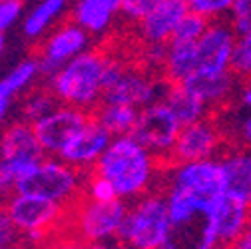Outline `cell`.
<instances>
[{
    "label": "cell",
    "instance_id": "obj_1",
    "mask_svg": "<svg viewBox=\"0 0 251 249\" xmlns=\"http://www.w3.org/2000/svg\"><path fill=\"white\" fill-rule=\"evenodd\" d=\"M155 158L130 134L116 136L94 166V174L112 183L120 199L144 196L155 177Z\"/></svg>",
    "mask_w": 251,
    "mask_h": 249
},
{
    "label": "cell",
    "instance_id": "obj_2",
    "mask_svg": "<svg viewBox=\"0 0 251 249\" xmlns=\"http://www.w3.org/2000/svg\"><path fill=\"white\" fill-rule=\"evenodd\" d=\"M106 56L102 50H84L62 66L50 80L48 88L60 104L94 112L102 102V72Z\"/></svg>",
    "mask_w": 251,
    "mask_h": 249
},
{
    "label": "cell",
    "instance_id": "obj_3",
    "mask_svg": "<svg viewBox=\"0 0 251 249\" xmlns=\"http://www.w3.org/2000/svg\"><path fill=\"white\" fill-rule=\"evenodd\" d=\"M172 229L166 196L146 194L128 207L118 231V241L132 249H158Z\"/></svg>",
    "mask_w": 251,
    "mask_h": 249
},
{
    "label": "cell",
    "instance_id": "obj_4",
    "mask_svg": "<svg viewBox=\"0 0 251 249\" xmlns=\"http://www.w3.org/2000/svg\"><path fill=\"white\" fill-rule=\"evenodd\" d=\"M82 170H76L62 162L60 158H42L38 166L22 175L16 185V194H30L50 201L64 205L76 199L78 192H82Z\"/></svg>",
    "mask_w": 251,
    "mask_h": 249
},
{
    "label": "cell",
    "instance_id": "obj_5",
    "mask_svg": "<svg viewBox=\"0 0 251 249\" xmlns=\"http://www.w3.org/2000/svg\"><path fill=\"white\" fill-rule=\"evenodd\" d=\"M181 126L166 102L150 104L140 110L136 126L130 136L144 146L155 160H166L172 151Z\"/></svg>",
    "mask_w": 251,
    "mask_h": 249
},
{
    "label": "cell",
    "instance_id": "obj_6",
    "mask_svg": "<svg viewBox=\"0 0 251 249\" xmlns=\"http://www.w3.org/2000/svg\"><path fill=\"white\" fill-rule=\"evenodd\" d=\"M88 44L90 34L74 20L60 24L54 32H50L44 38V42L36 50L34 58L38 62V76L50 80L72 58L88 50Z\"/></svg>",
    "mask_w": 251,
    "mask_h": 249
},
{
    "label": "cell",
    "instance_id": "obj_7",
    "mask_svg": "<svg viewBox=\"0 0 251 249\" xmlns=\"http://www.w3.org/2000/svg\"><path fill=\"white\" fill-rule=\"evenodd\" d=\"M170 185L194 196L200 203L211 207V203L226 194V177L222 162L200 160L172 166Z\"/></svg>",
    "mask_w": 251,
    "mask_h": 249
},
{
    "label": "cell",
    "instance_id": "obj_8",
    "mask_svg": "<svg viewBox=\"0 0 251 249\" xmlns=\"http://www.w3.org/2000/svg\"><path fill=\"white\" fill-rule=\"evenodd\" d=\"M128 211L124 199L114 201H92L82 198L76 211V229L86 243H100L118 237L120 225Z\"/></svg>",
    "mask_w": 251,
    "mask_h": 249
},
{
    "label": "cell",
    "instance_id": "obj_9",
    "mask_svg": "<svg viewBox=\"0 0 251 249\" xmlns=\"http://www.w3.org/2000/svg\"><path fill=\"white\" fill-rule=\"evenodd\" d=\"M224 138L217 124L211 116H205L200 122H194L190 126H183L176 138L172 151L168 153V162L172 166L211 160V155L222 148Z\"/></svg>",
    "mask_w": 251,
    "mask_h": 249
},
{
    "label": "cell",
    "instance_id": "obj_10",
    "mask_svg": "<svg viewBox=\"0 0 251 249\" xmlns=\"http://www.w3.org/2000/svg\"><path fill=\"white\" fill-rule=\"evenodd\" d=\"M237 42V34L229 20L215 18L209 22L205 32L196 44V70L201 74H219L229 70L231 54Z\"/></svg>",
    "mask_w": 251,
    "mask_h": 249
},
{
    "label": "cell",
    "instance_id": "obj_11",
    "mask_svg": "<svg viewBox=\"0 0 251 249\" xmlns=\"http://www.w3.org/2000/svg\"><path fill=\"white\" fill-rule=\"evenodd\" d=\"M90 118H92V114L86 110L60 104L54 112H50L48 116H44L42 120L32 124L42 151L58 155L60 149L90 122Z\"/></svg>",
    "mask_w": 251,
    "mask_h": 249
},
{
    "label": "cell",
    "instance_id": "obj_12",
    "mask_svg": "<svg viewBox=\"0 0 251 249\" xmlns=\"http://www.w3.org/2000/svg\"><path fill=\"white\" fill-rule=\"evenodd\" d=\"M62 207L56 201L30 196V194H10L4 203V211L8 213L14 227L22 233L28 231H46L52 227L62 215Z\"/></svg>",
    "mask_w": 251,
    "mask_h": 249
},
{
    "label": "cell",
    "instance_id": "obj_13",
    "mask_svg": "<svg viewBox=\"0 0 251 249\" xmlns=\"http://www.w3.org/2000/svg\"><path fill=\"white\" fill-rule=\"evenodd\" d=\"M209 222L215 245L233 247L251 222V207L231 194L219 196L209 207Z\"/></svg>",
    "mask_w": 251,
    "mask_h": 249
},
{
    "label": "cell",
    "instance_id": "obj_14",
    "mask_svg": "<svg viewBox=\"0 0 251 249\" xmlns=\"http://www.w3.org/2000/svg\"><path fill=\"white\" fill-rule=\"evenodd\" d=\"M112 134L102 126L98 120L90 118L86 126L60 149L58 158L76 170H90L96 166L100 155L106 151L112 142Z\"/></svg>",
    "mask_w": 251,
    "mask_h": 249
},
{
    "label": "cell",
    "instance_id": "obj_15",
    "mask_svg": "<svg viewBox=\"0 0 251 249\" xmlns=\"http://www.w3.org/2000/svg\"><path fill=\"white\" fill-rule=\"evenodd\" d=\"M187 12H190V6L185 0H162L134 28L144 44H168Z\"/></svg>",
    "mask_w": 251,
    "mask_h": 249
},
{
    "label": "cell",
    "instance_id": "obj_16",
    "mask_svg": "<svg viewBox=\"0 0 251 249\" xmlns=\"http://www.w3.org/2000/svg\"><path fill=\"white\" fill-rule=\"evenodd\" d=\"M215 235L209 222V211L196 213L179 224H172L166 241L158 249H215Z\"/></svg>",
    "mask_w": 251,
    "mask_h": 249
},
{
    "label": "cell",
    "instance_id": "obj_17",
    "mask_svg": "<svg viewBox=\"0 0 251 249\" xmlns=\"http://www.w3.org/2000/svg\"><path fill=\"white\" fill-rule=\"evenodd\" d=\"M44 155L32 124L18 120L0 136V160H42Z\"/></svg>",
    "mask_w": 251,
    "mask_h": 249
},
{
    "label": "cell",
    "instance_id": "obj_18",
    "mask_svg": "<svg viewBox=\"0 0 251 249\" xmlns=\"http://www.w3.org/2000/svg\"><path fill=\"white\" fill-rule=\"evenodd\" d=\"M120 6L122 0H78L72 20L88 34H102L112 26L116 14H120Z\"/></svg>",
    "mask_w": 251,
    "mask_h": 249
},
{
    "label": "cell",
    "instance_id": "obj_19",
    "mask_svg": "<svg viewBox=\"0 0 251 249\" xmlns=\"http://www.w3.org/2000/svg\"><path fill=\"white\" fill-rule=\"evenodd\" d=\"M226 194H231L251 207V153L233 151L222 162Z\"/></svg>",
    "mask_w": 251,
    "mask_h": 249
},
{
    "label": "cell",
    "instance_id": "obj_20",
    "mask_svg": "<svg viewBox=\"0 0 251 249\" xmlns=\"http://www.w3.org/2000/svg\"><path fill=\"white\" fill-rule=\"evenodd\" d=\"M164 102L174 112V116L177 118L181 128L190 126V124H194V122L203 120L209 114V108L196 94H192L187 88H183L181 84H172Z\"/></svg>",
    "mask_w": 251,
    "mask_h": 249
},
{
    "label": "cell",
    "instance_id": "obj_21",
    "mask_svg": "<svg viewBox=\"0 0 251 249\" xmlns=\"http://www.w3.org/2000/svg\"><path fill=\"white\" fill-rule=\"evenodd\" d=\"M140 110L134 106H122V104H104L100 102L96 110L92 112V118L98 120L102 126L116 138V136H128L138 120Z\"/></svg>",
    "mask_w": 251,
    "mask_h": 249
},
{
    "label": "cell",
    "instance_id": "obj_22",
    "mask_svg": "<svg viewBox=\"0 0 251 249\" xmlns=\"http://www.w3.org/2000/svg\"><path fill=\"white\" fill-rule=\"evenodd\" d=\"M196 70V44H172L168 42V58L164 64V76L174 82L181 84Z\"/></svg>",
    "mask_w": 251,
    "mask_h": 249
},
{
    "label": "cell",
    "instance_id": "obj_23",
    "mask_svg": "<svg viewBox=\"0 0 251 249\" xmlns=\"http://www.w3.org/2000/svg\"><path fill=\"white\" fill-rule=\"evenodd\" d=\"M68 0H42V2L24 18L22 32L26 38H40L46 30L52 26V22L62 14L66 8Z\"/></svg>",
    "mask_w": 251,
    "mask_h": 249
},
{
    "label": "cell",
    "instance_id": "obj_24",
    "mask_svg": "<svg viewBox=\"0 0 251 249\" xmlns=\"http://www.w3.org/2000/svg\"><path fill=\"white\" fill-rule=\"evenodd\" d=\"M60 106L58 98L52 94V90L48 86H40L34 88L30 94L22 100L20 106V120L26 124H36L38 120H42L44 116H48L50 112H54Z\"/></svg>",
    "mask_w": 251,
    "mask_h": 249
},
{
    "label": "cell",
    "instance_id": "obj_25",
    "mask_svg": "<svg viewBox=\"0 0 251 249\" xmlns=\"http://www.w3.org/2000/svg\"><path fill=\"white\" fill-rule=\"evenodd\" d=\"M38 76L36 58H26L0 80V100H12L22 90H26Z\"/></svg>",
    "mask_w": 251,
    "mask_h": 249
},
{
    "label": "cell",
    "instance_id": "obj_26",
    "mask_svg": "<svg viewBox=\"0 0 251 249\" xmlns=\"http://www.w3.org/2000/svg\"><path fill=\"white\" fill-rule=\"evenodd\" d=\"M209 22L211 20H207L205 16L196 14V12L190 10L183 16V20L177 24V28H176V32L172 34L170 42L172 44H198V40L205 32V28L209 26Z\"/></svg>",
    "mask_w": 251,
    "mask_h": 249
},
{
    "label": "cell",
    "instance_id": "obj_27",
    "mask_svg": "<svg viewBox=\"0 0 251 249\" xmlns=\"http://www.w3.org/2000/svg\"><path fill=\"white\" fill-rule=\"evenodd\" d=\"M229 72L237 78L239 86L251 82V34L237 38L229 62Z\"/></svg>",
    "mask_w": 251,
    "mask_h": 249
},
{
    "label": "cell",
    "instance_id": "obj_28",
    "mask_svg": "<svg viewBox=\"0 0 251 249\" xmlns=\"http://www.w3.org/2000/svg\"><path fill=\"white\" fill-rule=\"evenodd\" d=\"M229 10H231L229 24L237 38L251 34V0H233Z\"/></svg>",
    "mask_w": 251,
    "mask_h": 249
},
{
    "label": "cell",
    "instance_id": "obj_29",
    "mask_svg": "<svg viewBox=\"0 0 251 249\" xmlns=\"http://www.w3.org/2000/svg\"><path fill=\"white\" fill-rule=\"evenodd\" d=\"M160 2H162V0H122L120 14H122V18L126 22H130L132 26H136L140 20H144Z\"/></svg>",
    "mask_w": 251,
    "mask_h": 249
},
{
    "label": "cell",
    "instance_id": "obj_30",
    "mask_svg": "<svg viewBox=\"0 0 251 249\" xmlns=\"http://www.w3.org/2000/svg\"><path fill=\"white\" fill-rule=\"evenodd\" d=\"M84 192V198L92 199V201H114V199H120L112 188V183L108 179H104L102 175L98 174H92L86 181V188L82 190Z\"/></svg>",
    "mask_w": 251,
    "mask_h": 249
},
{
    "label": "cell",
    "instance_id": "obj_31",
    "mask_svg": "<svg viewBox=\"0 0 251 249\" xmlns=\"http://www.w3.org/2000/svg\"><path fill=\"white\" fill-rule=\"evenodd\" d=\"M185 2L192 12L201 14L207 20H215V18H222V14L231 8L233 0H185Z\"/></svg>",
    "mask_w": 251,
    "mask_h": 249
},
{
    "label": "cell",
    "instance_id": "obj_32",
    "mask_svg": "<svg viewBox=\"0 0 251 249\" xmlns=\"http://www.w3.org/2000/svg\"><path fill=\"white\" fill-rule=\"evenodd\" d=\"M22 0H4L0 2V32H6V30L20 18L22 14Z\"/></svg>",
    "mask_w": 251,
    "mask_h": 249
},
{
    "label": "cell",
    "instance_id": "obj_33",
    "mask_svg": "<svg viewBox=\"0 0 251 249\" xmlns=\"http://www.w3.org/2000/svg\"><path fill=\"white\" fill-rule=\"evenodd\" d=\"M16 235H18V229L14 227V224L10 222L8 213L2 207V209H0V249L10 247V243L16 239Z\"/></svg>",
    "mask_w": 251,
    "mask_h": 249
},
{
    "label": "cell",
    "instance_id": "obj_34",
    "mask_svg": "<svg viewBox=\"0 0 251 249\" xmlns=\"http://www.w3.org/2000/svg\"><path fill=\"white\" fill-rule=\"evenodd\" d=\"M224 140L227 142H245L247 146H251V114L233 128V132L226 134Z\"/></svg>",
    "mask_w": 251,
    "mask_h": 249
},
{
    "label": "cell",
    "instance_id": "obj_35",
    "mask_svg": "<svg viewBox=\"0 0 251 249\" xmlns=\"http://www.w3.org/2000/svg\"><path fill=\"white\" fill-rule=\"evenodd\" d=\"M14 185H16V177L12 175V172L2 162H0V199H4L10 194H14Z\"/></svg>",
    "mask_w": 251,
    "mask_h": 249
},
{
    "label": "cell",
    "instance_id": "obj_36",
    "mask_svg": "<svg viewBox=\"0 0 251 249\" xmlns=\"http://www.w3.org/2000/svg\"><path fill=\"white\" fill-rule=\"evenodd\" d=\"M237 96L241 98V104L251 110V82L241 86V94H237Z\"/></svg>",
    "mask_w": 251,
    "mask_h": 249
},
{
    "label": "cell",
    "instance_id": "obj_37",
    "mask_svg": "<svg viewBox=\"0 0 251 249\" xmlns=\"http://www.w3.org/2000/svg\"><path fill=\"white\" fill-rule=\"evenodd\" d=\"M10 104H12V100H0V128H2V124H4V120L8 116Z\"/></svg>",
    "mask_w": 251,
    "mask_h": 249
},
{
    "label": "cell",
    "instance_id": "obj_38",
    "mask_svg": "<svg viewBox=\"0 0 251 249\" xmlns=\"http://www.w3.org/2000/svg\"><path fill=\"white\" fill-rule=\"evenodd\" d=\"M84 249H120V245L110 243V241H100V243H88Z\"/></svg>",
    "mask_w": 251,
    "mask_h": 249
},
{
    "label": "cell",
    "instance_id": "obj_39",
    "mask_svg": "<svg viewBox=\"0 0 251 249\" xmlns=\"http://www.w3.org/2000/svg\"><path fill=\"white\" fill-rule=\"evenodd\" d=\"M233 249H251V235L243 233V235L239 237V241L233 245Z\"/></svg>",
    "mask_w": 251,
    "mask_h": 249
},
{
    "label": "cell",
    "instance_id": "obj_40",
    "mask_svg": "<svg viewBox=\"0 0 251 249\" xmlns=\"http://www.w3.org/2000/svg\"><path fill=\"white\" fill-rule=\"evenodd\" d=\"M4 46H6V38H4L2 32H0V56H2V52H4Z\"/></svg>",
    "mask_w": 251,
    "mask_h": 249
},
{
    "label": "cell",
    "instance_id": "obj_41",
    "mask_svg": "<svg viewBox=\"0 0 251 249\" xmlns=\"http://www.w3.org/2000/svg\"><path fill=\"white\" fill-rule=\"evenodd\" d=\"M56 249H80V247H76L74 243H62V245H58Z\"/></svg>",
    "mask_w": 251,
    "mask_h": 249
},
{
    "label": "cell",
    "instance_id": "obj_42",
    "mask_svg": "<svg viewBox=\"0 0 251 249\" xmlns=\"http://www.w3.org/2000/svg\"><path fill=\"white\" fill-rule=\"evenodd\" d=\"M120 249H132V247H128V245H120Z\"/></svg>",
    "mask_w": 251,
    "mask_h": 249
},
{
    "label": "cell",
    "instance_id": "obj_43",
    "mask_svg": "<svg viewBox=\"0 0 251 249\" xmlns=\"http://www.w3.org/2000/svg\"><path fill=\"white\" fill-rule=\"evenodd\" d=\"M4 249H10V247H4Z\"/></svg>",
    "mask_w": 251,
    "mask_h": 249
},
{
    "label": "cell",
    "instance_id": "obj_44",
    "mask_svg": "<svg viewBox=\"0 0 251 249\" xmlns=\"http://www.w3.org/2000/svg\"><path fill=\"white\" fill-rule=\"evenodd\" d=\"M0 2H4V0H0Z\"/></svg>",
    "mask_w": 251,
    "mask_h": 249
},
{
    "label": "cell",
    "instance_id": "obj_45",
    "mask_svg": "<svg viewBox=\"0 0 251 249\" xmlns=\"http://www.w3.org/2000/svg\"><path fill=\"white\" fill-rule=\"evenodd\" d=\"M215 249H217V247H215Z\"/></svg>",
    "mask_w": 251,
    "mask_h": 249
}]
</instances>
